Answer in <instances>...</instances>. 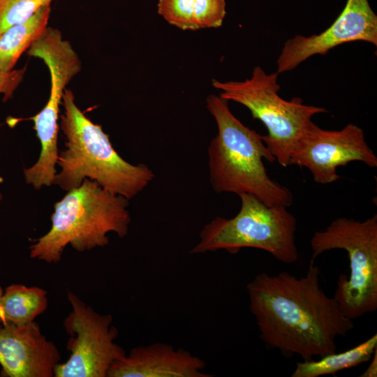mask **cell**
Masks as SVG:
<instances>
[{
    "mask_svg": "<svg viewBox=\"0 0 377 377\" xmlns=\"http://www.w3.org/2000/svg\"><path fill=\"white\" fill-rule=\"evenodd\" d=\"M26 68L6 72L0 70V94L3 101L13 97V94L24 78Z\"/></svg>",
    "mask_w": 377,
    "mask_h": 377,
    "instance_id": "obj_19",
    "label": "cell"
},
{
    "mask_svg": "<svg viewBox=\"0 0 377 377\" xmlns=\"http://www.w3.org/2000/svg\"><path fill=\"white\" fill-rule=\"evenodd\" d=\"M226 14L225 0H195V15L199 29L221 27Z\"/></svg>",
    "mask_w": 377,
    "mask_h": 377,
    "instance_id": "obj_18",
    "label": "cell"
},
{
    "mask_svg": "<svg viewBox=\"0 0 377 377\" xmlns=\"http://www.w3.org/2000/svg\"><path fill=\"white\" fill-rule=\"evenodd\" d=\"M61 355L38 323L0 324L1 377H52Z\"/></svg>",
    "mask_w": 377,
    "mask_h": 377,
    "instance_id": "obj_11",
    "label": "cell"
},
{
    "mask_svg": "<svg viewBox=\"0 0 377 377\" xmlns=\"http://www.w3.org/2000/svg\"><path fill=\"white\" fill-rule=\"evenodd\" d=\"M67 297L72 311L63 325L71 337L66 344L71 355L55 366L54 377H107L111 365L126 355L114 341L118 330L112 316L97 313L70 290Z\"/></svg>",
    "mask_w": 377,
    "mask_h": 377,
    "instance_id": "obj_8",
    "label": "cell"
},
{
    "mask_svg": "<svg viewBox=\"0 0 377 377\" xmlns=\"http://www.w3.org/2000/svg\"><path fill=\"white\" fill-rule=\"evenodd\" d=\"M241 208L234 217L216 216L205 226L191 253L225 250L237 253L255 248L270 253L277 260L293 264L298 259L295 244L297 221L288 207L269 206L250 193L239 195Z\"/></svg>",
    "mask_w": 377,
    "mask_h": 377,
    "instance_id": "obj_5",
    "label": "cell"
},
{
    "mask_svg": "<svg viewBox=\"0 0 377 377\" xmlns=\"http://www.w3.org/2000/svg\"><path fill=\"white\" fill-rule=\"evenodd\" d=\"M206 364L184 349L156 343L136 346L114 362L107 377H210Z\"/></svg>",
    "mask_w": 377,
    "mask_h": 377,
    "instance_id": "obj_12",
    "label": "cell"
},
{
    "mask_svg": "<svg viewBox=\"0 0 377 377\" xmlns=\"http://www.w3.org/2000/svg\"><path fill=\"white\" fill-rule=\"evenodd\" d=\"M311 260L332 249L347 252L350 274L339 276L333 297L351 320L377 309V214L364 221L338 218L310 242Z\"/></svg>",
    "mask_w": 377,
    "mask_h": 377,
    "instance_id": "obj_7",
    "label": "cell"
},
{
    "mask_svg": "<svg viewBox=\"0 0 377 377\" xmlns=\"http://www.w3.org/2000/svg\"><path fill=\"white\" fill-rule=\"evenodd\" d=\"M158 13L169 24L182 30H198L195 0H158Z\"/></svg>",
    "mask_w": 377,
    "mask_h": 377,
    "instance_id": "obj_17",
    "label": "cell"
},
{
    "mask_svg": "<svg viewBox=\"0 0 377 377\" xmlns=\"http://www.w3.org/2000/svg\"><path fill=\"white\" fill-rule=\"evenodd\" d=\"M278 75L256 66L249 79L224 82L212 80V85L221 91L220 97L244 105L254 119L263 123L268 133L262 135V140L276 161L286 168L295 147L313 124V116L327 110L305 105L300 98L283 99L278 94Z\"/></svg>",
    "mask_w": 377,
    "mask_h": 377,
    "instance_id": "obj_6",
    "label": "cell"
},
{
    "mask_svg": "<svg viewBox=\"0 0 377 377\" xmlns=\"http://www.w3.org/2000/svg\"><path fill=\"white\" fill-rule=\"evenodd\" d=\"M207 108L214 117L218 134L208 148L209 179L215 192L250 193L269 206L290 207L292 192L272 180L263 159L276 161L262 135L244 126L230 111L228 101L212 94Z\"/></svg>",
    "mask_w": 377,
    "mask_h": 377,
    "instance_id": "obj_3",
    "label": "cell"
},
{
    "mask_svg": "<svg viewBox=\"0 0 377 377\" xmlns=\"http://www.w3.org/2000/svg\"><path fill=\"white\" fill-rule=\"evenodd\" d=\"M320 274L311 259L304 276L261 272L248 283L249 309L267 349L311 360L337 352V337L354 328L353 320L320 287Z\"/></svg>",
    "mask_w": 377,
    "mask_h": 377,
    "instance_id": "obj_1",
    "label": "cell"
},
{
    "mask_svg": "<svg viewBox=\"0 0 377 377\" xmlns=\"http://www.w3.org/2000/svg\"><path fill=\"white\" fill-rule=\"evenodd\" d=\"M47 292L39 287L11 284L0 286V324L18 326L34 321L47 308Z\"/></svg>",
    "mask_w": 377,
    "mask_h": 377,
    "instance_id": "obj_13",
    "label": "cell"
},
{
    "mask_svg": "<svg viewBox=\"0 0 377 377\" xmlns=\"http://www.w3.org/2000/svg\"><path fill=\"white\" fill-rule=\"evenodd\" d=\"M61 105L64 112L60 128L66 139L65 149L58 154L61 170L53 184L68 191L89 179L130 200L152 181L154 175L149 167L131 164L117 153L101 126L78 108L71 89H66Z\"/></svg>",
    "mask_w": 377,
    "mask_h": 377,
    "instance_id": "obj_2",
    "label": "cell"
},
{
    "mask_svg": "<svg viewBox=\"0 0 377 377\" xmlns=\"http://www.w3.org/2000/svg\"><path fill=\"white\" fill-rule=\"evenodd\" d=\"M128 207L127 198L85 179L54 204L51 228L30 246V257L57 263L68 244L83 252L107 246L110 232L126 237L131 222Z\"/></svg>",
    "mask_w": 377,
    "mask_h": 377,
    "instance_id": "obj_4",
    "label": "cell"
},
{
    "mask_svg": "<svg viewBox=\"0 0 377 377\" xmlns=\"http://www.w3.org/2000/svg\"><path fill=\"white\" fill-rule=\"evenodd\" d=\"M51 6L39 9L26 21L0 34V70L13 71L22 56L48 27Z\"/></svg>",
    "mask_w": 377,
    "mask_h": 377,
    "instance_id": "obj_14",
    "label": "cell"
},
{
    "mask_svg": "<svg viewBox=\"0 0 377 377\" xmlns=\"http://www.w3.org/2000/svg\"><path fill=\"white\" fill-rule=\"evenodd\" d=\"M353 161L377 167V157L360 127L348 124L340 131H328L313 122L293 150L289 165L306 168L315 182L327 184L341 178L337 168Z\"/></svg>",
    "mask_w": 377,
    "mask_h": 377,
    "instance_id": "obj_9",
    "label": "cell"
},
{
    "mask_svg": "<svg viewBox=\"0 0 377 377\" xmlns=\"http://www.w3.org/2000/svg\"><path fill=\"white\" fill-rule=\"evenodd\" d=\"M358 40L377 45V16L368 0H348L326 30L310 36L297 35L285 42L276 73L292 71L312 56L324 55L339 45Z\"/></svg>",
    "mask_w": 377,
    "mask_h": 377,
    "instance_id": "obj_10",
    "label": "cell"
},
{
    "mask_svg": "<svg viewBox=\"0 0 377 377\" xmlns=\"http://www.w3.org/2000/svg\"><path fill=\"white\" fill-rule=\"evenodd\" d=\"M377 350V334L346 351L327 354L318 360L298 362L291 377H319L334 375L339 371L370 361Z\"/></svg>",
    "mask_w": 377,
    "mask_h": 377,
    "instance_id": "obj_15",
    "label": "cell"
},
{
    "mask_svg": "<svg viewBox=\"0 0 377 377\" xmlns=\"http://www.w3.org/2000/svg\"><path fill=\"white\" fill-rule=\"evenodd\" d=\"M1 181H2V179H1V177H0V183L1 182ZM2 198H3L2 194H1V193L0 192V202H1V200H2Z\"/></svg>",
    "mask_w": 377,
    "mask_h": 377,
    "instance_id": "obj_21",
    "label": "cell"
},
{
    "mask_svg": "<svg viewBox=\"0 0 377 377\" xmlns=\"http://www.w3.org/2000/svg\"><path fill=\"white\" fill-rule=\"evenodd\" d=\"M54 1L0 0V34L13 25L26 21Z\"/></svg>",
    "mask_w": 377,
    "mask_h": 377,
    "instance_id": "obj_16",
    "label": "cell"
},
{
    "mask_svg": "<svg viewBox=\"0 0 377 377\" xmlns=\"http://www.w3.org/2000/svg\"><path fill=\"white\" fill-rule=\"evenodd\" d=\"M371 362L367 369L360 376V377H376L377 376V350L371 358Z\"/></svg>",
    "mask_w": 377,
    "mask_h": 377,
    "instance_id": "obj_20",
    "label": "cell"
}]
</instances>
